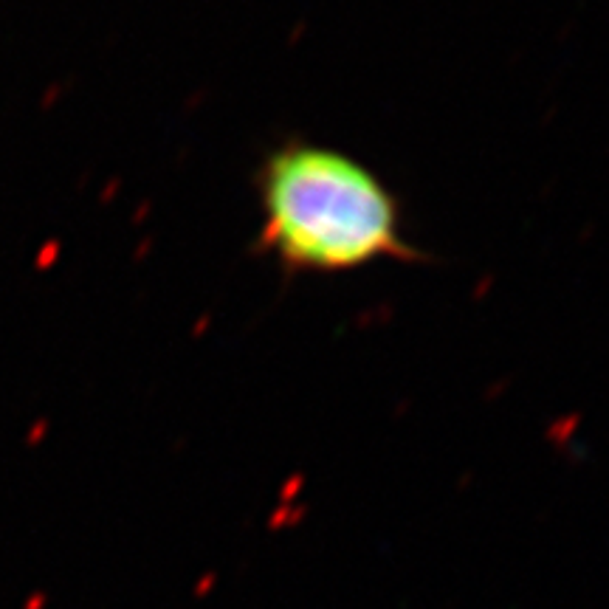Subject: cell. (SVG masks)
Masks as SVG:
<instances>
[{
    "label": "cell",
    "mask_w": 609,
    "mask_h": 609,
    "mask_svg": "<svg viewBox=\"0 0 609 609\" xmlns=\"http://www.w3.org/2000/svg\"><path fill=\"white\" fill-rule=\"evenodd\" d=\"M263 246L282 266L311 274L412 260L398 201L356 158L288 141L260 170Z\"/></svg>",
    "instance_id": "obj_1"
}]
</instances>
